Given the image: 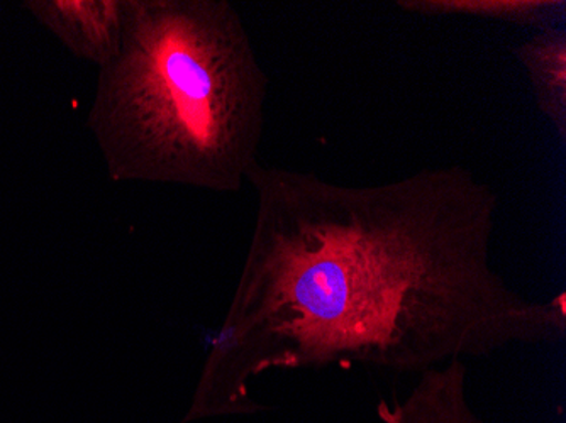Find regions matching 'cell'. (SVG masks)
Wrapping results in <instances>:
<instances>
[{
  "mask_svg": "<svg viewBox=\"0 0 566 423\" xmlns=\"http://www.w3.org/2000/svg\"><path fill=\"white\" fill-rule=\"evenodd\" d=\"M378 423H485L469 399V366L454 359L416 377L403 394L377 403Z\"/></svg>",
  "mask_w": 566,
  "mask_h": 423,
  "instance_id": "3",
  "label": "cell"
},
{
  "mask_svg": "<svg viewBox=\"0 0 566 423\" xmlns=\"http://www.w3.org/2000/svg\"><path fill=\"white\" fill-rule=\"evenodd\" d=\"M269 76L228 0H120L87 126L114 181L237 193L260 163Z\"/></svg>",
  "mask_w": 566,
  "mask_h": 423,
  "instance_id": "2",
  "label": "cell"
},
{
  "mask_svg": "<svg viewBox=\"0 0 566 423\" xmlns=\"http://www.w3.org/2000/svg\"><path fill=\"white\" fill-rule=\"evenodd\" d=\"M520 65L526 73L537 110L566 141V30L549 25L514 47Z\"/></svg>",
  "mask_w": 566,
  "mask_h": 423,
  "instance_id": "5",
  "label": "cell"
},
{
  "mask_svg": "<svg viewBox=\"0 0 566 423\" xmlns=\"http://www.w3.org/2000/svg\"><path fill=\"white\" fill-rule=\"evenodd\" d=\"M244 272L206 369L241 399L272 368L418 374L566 336L565 294L536 300L492 263L499 197L465 167L375 184L256 165Z\"/></svg>",
  "mask_w": 566,
  "mask_h": 423,
  "instance_id": "1",
  "label": "cell"
},
{
  "mask_svg": "<svg viewBox=\"0 0 566 423\" xmlns=\"http://www.w3.org/2000/svg\"><path fill=\"white\" fill-rule=\"evenodd\" d=\"M25 8L73 55L106 66L120 41V0H31Z\"/></svg>",
  "mask_w": 566,
  "mask_h": 423,
  "instance_id": "4",
  "label": "cell"
},
{
  "mask_svg": "<svg viewBox=\"0 0 566 423\" xmlns=\"http://www.w3.org/2000/svg\"><path fill=\"white\" fill-rule=\"evenodd\" d=\"M397 8L426 18H470L545 30L563 25L565 0H397Z\"/></svg>",
  "mask_w": 566,
  "mask_h": 423,
  "instance_id": "6",
  "label": "cell"
}]
</instances>
